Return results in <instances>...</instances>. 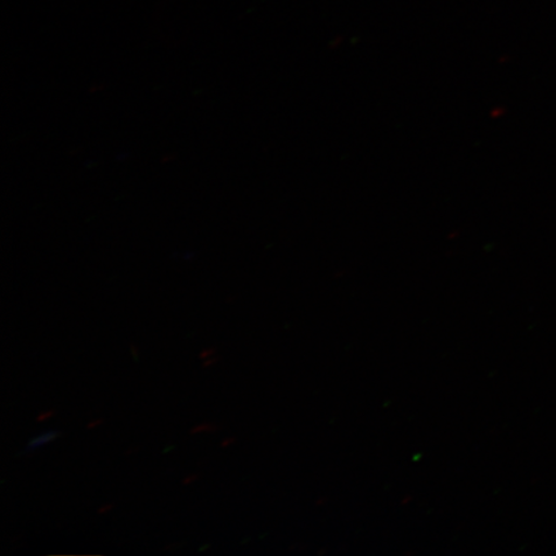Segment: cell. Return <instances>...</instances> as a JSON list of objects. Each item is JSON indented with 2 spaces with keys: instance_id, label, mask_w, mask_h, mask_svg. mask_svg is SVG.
<instances>
[{
  "instance_id": "6da1fadb",
  "label": "cell",
  "mask_w": 556,
  "mask_h": 556,
  "mask_svg": "<svg viewBox=\"0 0 556 556\" xmlns=\"http://www.w3.org/2000/svg\"><path fill=\"white\" fill-rule=\"evenodd\" d=\"M55 437H59V434L53 432L50 434L35 438V440L30 442L29 447L37 448V447L43 446V444H46L47 442L53 441Z\"/></svg>"
},
{
  "instance_id": "3957f363",
  "label": "cell",
  "mask_w": 556,
  "mask_h": 556,
  "mask_svg": "<svg viewBox=\"0 0 556 556\" xmlns=\"http://www.w3.org/2000/svg\"><path fill=\"white\" fill-rule=\"evenodd\" d=\"M231 442H235V438H232V440L225 441L224 444H222V446H224V447L229 446V444H231Z\"/></svg>"
},
{
  "instance_id": "7a4b0ae2",
  "label": "cell",
  "mask_w": 556,
  "mask_h": 556,
  "mask_svg": "<svg viewBox=\"0 0 556 556\" xmlns=\"http://www.w3.org/2000/svg\"><path fill=\"white\" fill-rule=\"evenodd\" d=\"M207 429H215V427H212V426L211 427H208V426H201V427H199L197 429H193V433L194 432L199 433V432H201V430H207Z\"/></svg>"
}]
</instances>
